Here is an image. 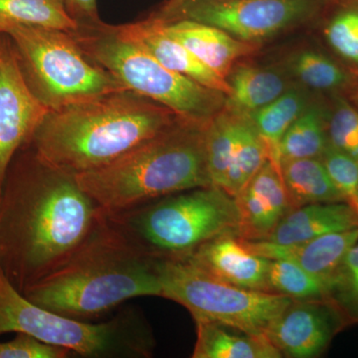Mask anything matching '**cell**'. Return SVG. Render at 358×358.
<instances>
[{
	"mask_svg": "<svg viewBox=\"0 0 358 358\" xmlns=\"http://www.w3.org/2000/svg\"><path fill=\"white\" fill-rule=\"evenodd\" d=\"M66 9L78 26L96 25L102 22L96 0H63Z\"/></svg>",
	"mask_w": 358,
	"mask_h": 358,
	"instance_id": "obj_33",
	"label": "cell"
},
{
	"mask_svg": "<svg viewBox=\"0 0 358 358\" xmlns=\"http://www.w3.org/2000/svg\"><path fill=\"white\" fill-rule=\"evenodd\" d=\"M329 105L313 99L300 117L293 122L278 145V159H320L327 138Z\"/></svg>",
	"mask_w": 358,
	"mask_h": 358,
	"instance_id": "obj_23",
	"label": "cell"
},
{
	"mask_svg": "<svg viewBox=\"0 0 358 358\" xmlns=\"http://www.w3.org/2000/svg\"><path fill=\"white\" fill-rule=\"evenodd\" d=\"M346 324L345 315L331 300H293L268 326L266 336L282 357H317Z\"/></svg>",
	"mask_w": 358,
	"mask_h": 358,
	"instance_id": "obj_12",
	"label": "cell"
},
{
	"mask_svg": "<svg viewBox=\"0 0 358 358\" xmlns=\"http://www.w3.org/2000/svg\"><path fill=\"white\" fill-rule=\"evenodd\" d=\"M346 98L350 101L358 109V83L355 88L352 90V93L350 94Z\"/></svg>",
	"mask_w": 358,
	"mask_h": 358,
	"instance_id": "obj_35",
	"label": "cell"
},
{
	"mask_svg": "<svg viewBox=\"0 0 358 358\" xmlns=\"http://www.w3.org/2000/svg\"><path fill=\"white\" fill-rule=\"evenodd\" d=\"M159 258L145 253L103 216L60 267L23 294L40 307L95 320L138 296H162Z\"/></svg>",
	"mask_w": 358,
	"mask_h": 358,
	"instance_id": "obj_2",
	"label": "cell"
},
{
	"mask_svg": "<svg viewBox=\"0 0 358 358\" xmlns=\"http://www.w3.org/2000/svg\"><path fill=\"white\" fill-rule=\"evenodd\" d=\"M48 112L28 89L10 39L0 34V194L14 157Z\"/></svg>",
	"mask_w": 358,
	"mask_h": 358,
	"instance_id": "obj_11",
	"label": "cell"
},
{
	"mask_svg": "<svg viewBox=\"0 0 358 358\" xmlns=\"http://www.w3.org/2000/svg\"><path fill=\"white\" fill-rule=\"evenodd\" d=\"M281 171L292 209L345 201L320 159L282 160Z\"/></svg>",
	"mask_w": 358,
	"mask_h": 358,
	"instance_id": "obj_22",
	"label": "cell"
},
{
	"mask_svg": "<svg viewBox=\"0 0 358 358\" xmlns=\"http://www.w3.org/2000/svg\"><path fill=\"white\" fill-rule=\"evenodd\" d=\"M193 358H279L281 352L265 334L212 322H197Z\"/></svg>",
	"mask_w": 358,
	"mask_h": 358,
	"instance_id": "obj_21",
	"label": "cell"
},
{
	"mask_svg": "<svg viewBox=\"0 0 358 358\" xmlns=\"http://www.w3.org/2000/svg\"><path fill=\"white\" fill-rule=\"evenodd\" d=\"M122 31L141 45L169 69L193 80L207 88L229 95L227 81L202 63L194 54L167 35L159 22L148 15L145 20L120 25Z\"/></svg>",
	"mask_w": 358,
	"mask_h": 358,
	"instance_id": "obj_17",
	"label": "cell"
},
{
	"mask_svg": "<svg viewBox=\"0 0 358 358\" xmlns=\"http://www.w3.org/2000/svg\"><path fill=\"white\" fill-rule=\"evenodd\" d=\"M103 216L74 173L27 143L11 162L0 194V268L23 293L63 265Z\"/></svg>",
	"mask_w": 358,
	"mask_h": 358,
	"instance_id": "obj_1",
	"label": "cell"
},
{
	"mask_svg": "<svg viewBox=\"0 0 358 358\" xmlns=\"http://www.w3.org/2000/svg\"><path fill=\"white\" fill-rule=\"evenodd\" d=\"M159 268L162 298L183 306L195 322H218L266 336L268 326L293 301L221 281L187 258L160 259Z\"/></svg>",
	"mask_w": 358,
	"mask_h": 358,
	"instance_id": "obj_9",
	"label": "cell"
},
{
	"mask_svg": "<svg viewBox=\"0 0 358 358\" xmlns=\"http://www.w3.org/2000/svg\"><path fill=\"white\" fill-rule=\"evenodd\" d=\"M181 117L129 90L49 110L29 145L46 162L74 174L110 164Z\"/></svg>",
	"mask_w": 358,
	"mask_h": 358,
	"instance_id": "obj_3",
	"label": "cell"
},
{
	"mask_svg": "<svg viewBox=\"0 0 358 358\" xmlns=\"http://www.w3.org/2000/svg\"><path fill=\"white\" fill-rule=\"evenodd\" d=\"M336 9L322 27V37L339 62L358 76V0H334Z\"/></svg>",
	"mask_w": 358,
	"mask_h": 358,
	"instance_id": "obj_27",
	"label": "cell"
},
{
	"mask_svg": "<svg viewBox=\"0 0 358 358\" xmlns=\"http://www.w3.org/2000/svg\"><path fill=\"white\" fill-rule=\"evenodd\" d=\"M6 34L28 89L49 110L127 90L87 57L70 32L27 26Z\"/></svg>",
	"mask_w": 358,
	"mask_h": 358,
	"instance_id": "obj_8",
	"label": "cell"
},
{
	"mask_svg": "<svg viewBox=\"0 0 358 358\" xmlns=\"http://www.w3.org/2000/svg\"><path fill=\"white\" fill-rule=\"evenodd\" d=\"M243 240L247 247L257 255L270 260L291 261L317 277L333 280L350 250L358 243V228L329 233L296 244Z\"/></svg>",
	"mask_w": 358,
	"mask_h": 358,
	"instance_id": "obj_16",
	"label": "cell"
},
{
	"mask_svg": "<svg viewBox=\"0 0 358 358\" xmlns=\"http://www.w3.org/2000/svg\"><path fill=\"white\" fill-rule=\"evenodd\" d=\"M28 334L47 345L83 357H150L154 338L143 315L124 310L108 322L93 324L32 303L0 268V336Z\"/></svg>",
	"mask_w": 358,
	"mask_h": 358,
	"instance_id": "obj_7",
	"label": "cell"
},
{
	"mask_svg": "<svg viewBox=\"0 0 358 358\" xmlns=\"http://www.w3.org/2000/svg\"><path fill=\"white\" fill-rule=\"evenodd\" d=\"M331 0H190L150 14L164 22L192 20L262 45L319 18Z\"/></svg>",
	"mask_w": 358,
	"mask_h": 358,
	"instance_id": "obj_10",
	"label": "cell"
},
{
	"mask_svg": "<svg viewBox=\"0 0 358 358\" xmlns=\"http://www.w3.org/2000/svg\"><path fill=\"white\" fill-rule=\"evenodd\" d=\"M207 124L181 117L110 164L75 174L78 183L105 214L210 186L205 148Z\"/></svg>",
	"mask_w": 358,
	"mask_h": 358,
	"instance_id": "obj_4",
	"label": "cell"
},
{
	"mask_svg": "<svg viewBox=\"0 0 358 358\" xmlns=\"http://www.w3.org/2000/svg\"><path fill=\"white\" fill-rule=\"evenodd\" d=\"M185 258L221 281L239 288L268 292L270 259L253 253L237 234L213 238Z\"/></svg>",
	"mask_w": 358,
	"mask_h": 358,
	"instance_id": "obj_14",
	"label": "cell"
},
{
	"mask_svg": "<svg viewBox=\"0 0 358 358\" xmlns=\"http://www.w3.org/2000/svg\"><path fill=\"white\" fill-rule=\"evenodd\" d=\"M355 211H357L358 214V192L357 195V205H355Z\"/></svg>",
	"mask_w": 358,
	"mask_h": 358,
	"instance_id": "obj_36",
	"label": "cell"
},
{
	"mask_svg": "<svg viewBox=\"0 0 358 358\" xmlns=\"http://www.w3.org/2000/svg\"><path fill=\"white\" fill-rule=\"evenodd\" d=\"M106 216L138 248L159 259L185 258L220 235L239 236L236 199L214 185L173 193Z\"/></svg>",
	"mask_w": 358,
	"mask_h": 358,
	"instance_id": "obj_5",
	"label": "cell"
},
{
	"mask_svg": "<svg viewBox=\"0 0 358 358\" xmlns=\"http://www.w3.org/2000/svg\"><path fill=\"white\" fill-rule=\"evenodd\" d=\"M270 155V148L257 131L251 117L249 115H242L234 154L223 190L235 199Z\"/></svg>",
	"mask_w": 358,
	"mask_h": 358,
	"instance_id": "obj_26",
	"label": "cell"
},
{
	"mask_svg": "<svg viewBox=\"0 0 358 358\" xmlns=\"http://www.w3.org/2000/svg\"><path fill=\"white\" fill-rule=\"evenodd\" d=\"M71 353L25 334L17 333L10 341H0V358H66Z\"/></svg>",
	"mask_w": 358,
	"mask_h": 358,
	"instance_id": "obj_32",
	"label": "cell"
},
{
	"mask_svg": "<svg viewBox=\"0 0 358 358\" xmlns=\"http://www.w3.org/2000/svg\"><path fill=\"white\" fill-rule=\"evenodd\" d=\"M333 280L322 279L291 261L270 260L268 293L282 294L292 300H329Z\"/></svg>",
	"mask_w": 358,
	"mask_h": 358,
	"instance_id": "obj_28",
	"label": "cell"
},
{
	"mask_svg": "<svg viewBox=\"0 0 358 358\" xmlns=\"http://www.w3.org/2000/svg\"><path fill=\"white\" fill-rule=\"evenodd\" d=\"M329 300L338 306L348 322H358V243L334 274Z\"/></svg>",
	"mask_w": 358,
	"mask_h": 358,
	"instance_id": "obj_30",
	"label": "cell"
},
{
	"mask_svg": "<svg viewBox=\"0 0 358 358\" xmlns=\"http://www.w3.org/2000/svg\"><path fill=\"white\" fill-rule=\"evenodd\" d=\"M27 26L66 32L78 28L63 0H0V34Z\"/></svg>",
	"mask_w": 358,
	"mask_h": 358,
	"instance_id": "obj_25",
	"label": "cell"
},
{
	"mask_svg": "<svg viewBox=\"0 0 358 358\" xmlns=\"http://www.w3.org/2000/svg\"><path fill=\"white\" fill-rule=\"evenodd\" d=\"M358 228L357 212L345 201L303 205L291 209L267 241L296 244L329 233Z\"/></svg>",
	"mask_w": 358,
	"mask_h": 358,
	"instance_id": "obj_18",
	"label": "cell"
},
{
	"mask_svg": "<svg viewBox=\"0 0 358 358\" xmlns=\"http://www.w3.org/2000/svg\"><path fill=\"white\" fill-rule=\"evenodd\" d=\"M327 138L336 150L358 162V109L345 96H331Z\"/></svg>",
	"mask_w": 358,
	"mask_h": 358,
	"instance_id": "obj_29",
	"label": "cell"
},
{
	"mask_svg": "<svg viewBox=\"0 0 358 358\" xmlns=\"http://www.w3.org/2000/svg\"><path fill=\"white\" fill-rule=\"evenodd\" d=\"M312 100V92L293 84L273 102L249 115L257 131L270 148L271 157L280 162L278 159L280 141Z\"/></svg>",
	"mask_w": 358,
	"mask_h": 358,
	"instance_id": "obj_24",
	"label": "cell"
},
{
	"mask_svg": "<svg viewBox=\"0 0 358 358\" xmlns=\"http://www.w3.org/2000/svg\"><path fill=\"white\" fill-rule=\"evenodd\" d=\"M235 199L240 212L239 236L250 241L267 240L292 209L281 162L268 157Z\"/></svg>",
	"mask_w": 358,
	"mask_h": 358,
	"instance_id": "obj_13",
	"label": "cell"
},
{
	"mask_svg": "<svg viewBox=\"0 0 358 358\" xmlns=\"http://www.w3.org/2000/svg\"><path fill=\"white\" fill-rule=\"evenodd\" d=\"M87 57L127 90L169 108L183 119L207 124L225 108L227 96L166 66L127 36L120 25L78 26L70 32Z\"/></svg>",
	"mask_w": 358,
	"mask_h": 358,
	"instance_id": "obj_6",
	"label": "cell"
},
{
	"mask_svg": "<svg viewBox=\"0 0 358 358\" xmlns=\"http://www.w3.org/2000/svg\"><path fill=\"white\" fill-rule=\"evenodd\" d=\"M152 18L167 35L185 45L202 63L225 80L239 61L251 58L262 48V45L235 38L215 26L192 20L164 22Z\"/></svg>",
	"mask_w": 358,
	"mask_h": 358,
	"instance_id": "obj_15",
	"label": "cell"
},
{
	"mask_svg": "<svg viewBox=\"0 0 358 358\" xmlns=\"http://www.w3.org/2000/svg\"><path fill=\"white\" fill-rule=\"evenodd\" d=\"M248 59L239 61L226 78L230 88L226 107L245 115L265 107L294 84L281 67L255 64Z\"/></svg>",
	"mask_w": 358,
	"mask_h": 358,
	"instance_id": "obj_20",
	"label": "cell"
},
{
	"mask_svg": "<svg viewBox=\"0 0 358 358\" xmlns=\"http://www.w3.org/2000/svg\"><path fill=\"white\" fill-rule=\"evenodd\" d=\"M186 1H190V0H166L164 4L159 6L162 9L173 8L174 6H178L179 4L185 3Z\"/></svg>",
	"mask_w": 358,
	"mask_h": 358,
	"instance_id": "obj_34",
	"label": "cell"
},
{
	"mask_svg": "<svg viewBox=\"0 0 358 358\" xmlns=\"http://www.w3.org/2000/svg\"><path fill=\"white\" fill-rule=\"evenodd\" d=\"M320 159L336 189L346 203L355 210L358 192V162L350 155L327 145Z\"/></svg>",
	"mask_w": 358,
	"mask_h": 358,
	"instance_id": "obj_31",
	"label": "cell"
},
{
	"mask_svg": "<svg viewBox=\"0 0 358 358\" xmlns=\"http://www.w3.org/2000/svg\"><path fill=\"white\" fill-rule=\"evenodd\" d=\"M281 68L294 84L331 96H348L358 83V76L338 59L312 47L291 52Z\"/></svg>",
	"mask_w": 358,
	"mask_h": 358,
	"instance_id": "obj_19",
	"label": "cell"
}]
</instances>
